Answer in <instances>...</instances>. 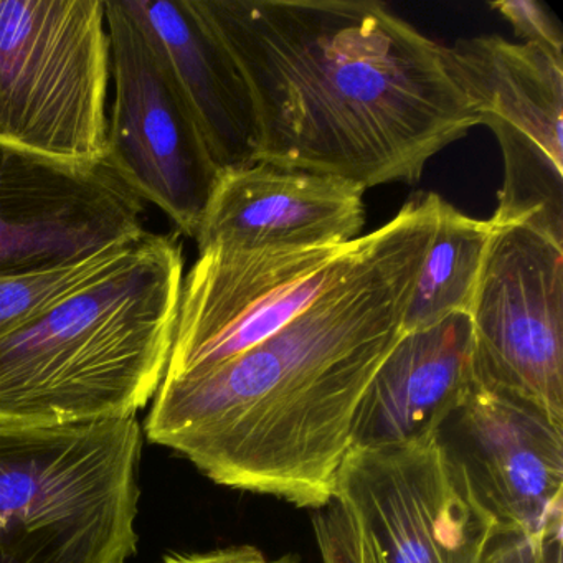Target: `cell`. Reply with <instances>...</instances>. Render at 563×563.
I'll return each instance as SVG.
<instances>
[{
    "label": "cell",
    "instance_id": "9",
    "mask_svg": "<svg viewBox=\"0 0 563 563\" xmlns=\"http://www.w3.org/2000/svg\"><path fill=\"white\" fill-rule=\"evenodd\" d=\"M362 246L364 236L324 249L199 253L180 288L163 380L209 371L278 332L352 268Z\"/></svg>",
    "mask_w": 563,
    "mask_h": 563
},
{
    "label": "cell",
    "instance_id": "17",
    "mask_svg": "<svg viewBox=\"0 0 563 563\" xmlns=\"http://www.w3.org/2000/svg\"><path fill=\"white\" fill-rule=\"evenodd\" d=\"M134 240L77 265L0 278V339L24 328L65 296L110 272L126 255Z\"/></svg>",
    "mask_w": 563,
    "mask_h": 563
},
{
    "label": "cell",
    "instance_id": "8",
    "mask_svg": "<svg viewBox=\"0 0 563 563\" xmlns=\"http://www.w3.org/2000/svg\"><path fill=\"white\" fill-rule=\"evenodd\" d=\"M104 14L114 87L104 161L137 199L196 239L219 169L147 32L123 0H107Z\"/></svg>",
    "mask_w": 563,
    "mask_h": 563
},
{
    "label": "cell",
    "instance_id": "15",
    "mask_svg": "<svg viewBox=\"0 0 563 563\" xmlns=\"http://www.w3.org/2000/svg\"><path fill=\"white\" fill-rule=\"evenodd\" d=\"M163 55L217 169L253 163L255 120L245 84L190 0H123Z\"/></svg>",
    "mask_w": 563,
    "mask_h": 563
},
{
    "label": "cell",
    "instance_id": "5",
    "mask_svg": "<svg viewBox=\"0 0 563 563\" xmlns=\"http://www.w3.org/2000/svg\"><path fill=\"white\" fill-rule=\"evenodd\" d=\"M312 526L322 563H484L497 536L437 440L351 448Z\"/></svg>",
    "mask_w": 563,
    "mask_h": 563
},
{
    "label": "cell",
    "instance_id": "6",
    "mask_svg": "<svg viewBox=\"0 0 563 563\" xmlns=\"http://www.w3.org/2000/svg\"><path fill=\"white\" fill-rule=\"evenodd\" d=\"M104 0H0V141L75 163L107 156Z\"/></svg>",
    "mask_w": 563,
    "mask_h": 563
},
{
    "label": "cell",
    "instance_id": "7",
    "mask_svg": "<svg viewBox=\"0 0 563 563\" xmlns=\"http://www.w3.org/2000/svg\"><path fill=\"white\" fill-rule=\"evenodd\" d=\"M448 57L503 151L489 222L529 223L563 245V57L500 35L460 38Z\"/></svg>",
    "mask_w": 563,
    "mask_h": 563
},
{
    "label": "cell",
    "instance_id": "13",
    "mask_svg": "<svg viewBox=\"0 0 563 563\" xmlns=\"http://www.w3.org/2000/svg\"><path fill=\"white\" fill-rule=\"evenodd\" d=\"M364 187L266 163L220 170L196 233L206 250L324 249L361 239Z\"/></svg>",
    "mask_w": 563,
    "mask_h": 563
},
{
    "label": "cell",
    "instance_id": "14",
    "mask_svg": "<svg viewBox=\"0 0 563 563\" xmlns=\"http://www.w3.org/2000/svg\"><path fill=\"white\" fill-rule=\"evenodd\" d=\"M473 357L467 314L405 332L358 405L352 448L411 446L437 440L441 424L476 388Z\"/></svg>",
    "mask_w": 563,
    "mask_h": 563
},
{
    "label": "cell",
    "instance_id": "3",
    "mask_svg": "<svg viewBox=\"0 0 563 563\" xmlns=\"http://www.w3.org/2000/svg\"><path fill=\"white\" fill-rule=\"evenodd\" d=\"M183 282L180 243L146 230L110 272L0 339V423L136 417L166 375Z\"/></svg>",
    "mask_w": 563,
    "mask_h": 563
},
{
    "label": "cell",
    "instance_id": "12",
    "mask_svg": "<svg viewBox=\"0 0 563 563\" xmlns=\"http://www.w3.org/2000/svg\"><path fill=\"white\" fill-rule=\"evenodd\" d=\"M497 536L563 533V421L522 398L474 388L437 434Z\"/></svg>",
    "mask_w": 563,
    "mask_h": 563
},
{
    "label": "cell",
    "instance_id": "18",
    "mask_svg": "<svg viewBox=\"0 0 563 563\" xmlns=\"http://www.w3.org/2000/svg\"><path fill=\"white\" fill-rule=\"evenodd\" d=\"M489 8L509 22L522 44L563 57L562 29L545 5L536 0H497Z\"/></svg>",
    "mask_w": 563,
    "mask_h": 563
},
{
    "label": "cell",
    "instance_id": "2",
    "mask_svg": "<svg viewBox=\"0 0 563 563\" xmlns=\"http://www.w3.org/2000/svg\"><path fill=\"white\" fill-rule=\"evenodd\" d=\"M245 84L253 163L415 184L479 126L446 45L377 0H190Z\"/></svg>",
    "mask_w": 563,
    "mask_h": 563
},
{
    "label": "cell",
    "instance_id": "20",
    "mask_svg": "<svg viewBox=\"0 0 563 563\" xmlns=\"http://www.w3.org/2000/svg\"><path fill=\"white\" fill-rule=\"evenodd\" d=\"M296 555H283L269 559L263 550L253 545H233L227 549L210 550L203 553H184L170 555L163 563H298Z\"/></svg>",
    "mask_w": 563,
    "mask_h": 563
},
{
    "label": "cell",
    "instance_id": "11",
    "mask_svg": "<svg viewBox=\"0 0 563 563\" xmlns=\"http://www.w3.org/2000/svg\"><path fill=\"white\" fill-rule=\"evenodd\" d=\"M143 212L107 161L75 163L0 141V278L124 245L146 230Z\"/></svg>",
    "mask_w": 563,
    "mask_h": 563
},
{
    "label": "cell",
    "instance_id": "10",
    "mask_svg": "<svg viewBox=\"0 0 563 563\" xmlns=\"http://www.w3.org/2000/svg\"><path fill=\"white\" fill-rule=\"evenodd\" d=\"M476 385L563 421V245L529 223L494 227L470 311Z\"/></svg>",
    "mask_w": 563,
    "mask_h": 563
},
{
    "label": "cell",
    "instance_id": "1",
    "mask_svg": "<svg viewBox=\"0 0 563 563\" xmlns=\"http://www.w3.org/2000/svg\"><path fill=\"white\" fill-rule=\"evenodd\" d=\"M441 197L405 203L364 236L352 268L255 347L163 380L146 420L153 443L220 486L296 507L331 503L358 405L400 341Z\"/></svg>",
    "mask_w": 563,
    "mask_h": 563
},
{
    "label": "cell",
    "instance_id": "16",
    "mask_svg": "<svg viewBox=\"0 0 563 563\" xmlns=\"http://www.w3.org/2000/svg\"><path fill=\"white\" fill-rule=\"evenodd\" d=\"M493 232L489 220L464 216L440 200L433 240L405 312V332L421 331L453 314L470 316Z\"/></svg>",
    "mask_w": 563,
    "mask_h": 563
},
{
    "label": "cell",
    "instance_id": "19",
    "mask_svg": "<svg viewBox=\"0 0 563 563\" xmlns=\"http://www.w3.org/2000/svg\"><path fill=\"white\" fill-rule=\"evenodd\" d=\"M484 563H563V533L496 536Z\"/></svg>",
    "mask_w": 563,
    "mask_h": 563
},
{
    "label": "cell",
    "instance_id": "4",
    "mask_svg": "<svg viewBox=\"0 0 563 563\" xmlns=\"http://www.w3.org/2000/svg\"><path fill=\"white\" fill-rule=\"evenodd\" d=\"M140 456L136 417L0 423V563H126Z\"/></svg>",
    "mask_w": 563,
    "mask_h": 563
}]
</instances>
